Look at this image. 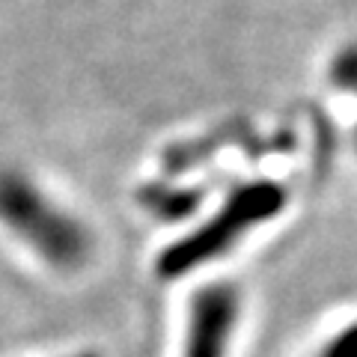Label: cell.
<instances>
[{"label":"cell","mask_w":357,"mask_h":357,"mask_svg":"<svg viewBox=\"0 0 357 357\" xmlns=\"http://www.w3.org/2000/svg\"><path fill=\"white\" fill-rule=\"evenodd\" d=\"M286 199L289 194L277 182H250L236 188L215 218L206 220L197 232H191L188 238L176 241L173 248H167L161 253L158 274L182 277L188 271H194V268L206 265L208 259H215V256L227 253L232 244L241 241V236H248L250 229L271 220L274 215H280Z\"/></svg>","instance_id":"2"},{"label":"cell","mask_w":357,"mask_h":357,"mask_svg":"<svg viewBox=\"0 0 357 357\" xmlns=\"http://www.w3.org/2000/svg\"><path fill=\"white\" fill-rule=\"evenodd\" d=\"M0 220L57 268H77L89 256V232L51 203L27 176L0 173Z\"/></svg>","instance_id":"1"},{"label":"cell","mask_w":357,"mask_h":357,"mask_svg":"<svg viewBox=\"0 0 357 357\" xmlns=\"http://www.w3.org/2000/svg\"><path fill=\"white\" fill-rule=\"evenodd\" d=\"M319 357H357V321L345 325L340 333H333V337L321 345Z\"/></svg>","instance_id":"4"},{"label":"cell","mask_w":357,"mask_h":357,"mask_svg":"<svg viewBox=\"0 0 357 357\" xmlns=\"http://www.w3.org/2000/svg\"><path fill=\"white\" fill-rule=\"evenodd\" d=\"M241 295L236 286L215 283L199 289L188 310V337L182 357H227L232 328L238 321Z\"/></svg>","instance_id":"3"},{"label":"cell","mask_w":357,"mask_h":357,"mask_svg":"<svg viewBox=\"0 0 357 357\" xmlns=\"http://www.w3.org/2000/svg\"><path fill=\"white\" fill-rule=\"evenodd\" d=\"M75 357H96V354H75Z\"/></svg>","instance_id":"5"}]
</instances>
